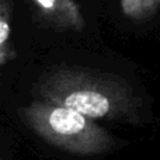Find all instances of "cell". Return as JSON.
Wrapping results in <instances>:
<instances>
[{
	"mask_svg": "<svg viewBox=\"0 0 160 160\" xmlns=\"http://www.w3.org/2000/svg\"><path fill=\"white\" fill-rule=\"evenodd\" d=\"M35 94L41 101L70 108L94 121H141V100L127 80L111 73L84 68H55L41 76Z\"/></svg>",
	"mask_w": 160,
	"mask_h": 160,
	"instance_id": "1",
	"label": "cell"
},
{
	"mask_svg": "<svg viewBox=\"0 0 160 160\" xmlns=\"http://www.w3.org/2000/svg\"><path fill=\"white\" fill-rule=\"evenodd\" d=\"M20 117L41 139L69 153L94 156L115 146L110 132L94 119L62 105L35 100L20 110Z\"/></svg>",
	"mask_w": 160,
	"mask_h": 160,
	"instance_id": "2",
	"label": "cell"
},
{
	"mask_svg": "<svg viewBox=\"0 0 160 160\" xmlns=\"http://www.w3.org/2000/svg\"><path fill=\"white\" fill-rule=\"evenodd\" d=\"M38 16L48 25L62 31L80 32L86 20L76 0H31Z\"/></svg>",
	"mask_w": 160,
	"mask_h": 160,
	"instance_id": "3",
	"label": "cell"
},
{
	"mask_svg": "<svg viewBox=\"0 0 160 160\" xmlns=\"http://www.w3.org/2000/svg\"><path fill=\"white\" fill-rule=\"evenodd\" d=\"M13 0H0V69L16 58L13 35Z\"/></svg>",
	"mask_w": 160,
	"mask_h": 160,
	"instance_id": "4",
	"label": "cell"
},
{
	"mask_svg": "<svg viewBox=\"0 0 160 160\" xmlns=\"http://www.w3.org/2000/svg\"><path fill=\"white\" fill-rule=\"evenodd\" d=\"M119 7L125 17L133 21H143L156 14L160 0H119Z\"/></svg>",
	"mask_w": 160,
	"mask_h": 160,
	"instance_id": "5",
	"label": "cell"
}]
</instances>
